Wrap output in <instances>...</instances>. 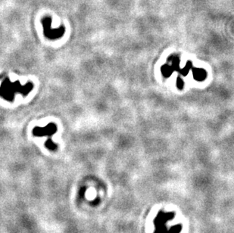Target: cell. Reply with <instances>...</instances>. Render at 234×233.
Returning a JSON list of instances; mask_svg holds the SVG:
<instances>
[{
	"instance_id": "6da1fadb",
	"label": "cell",
	"mask_w": 234,
	"mask_h": 233,
	"mask_svg": "<svg viewBox=\"0 0 234 233\" xmlns=\"http://www.w3.org/2000/svg\"><path fill=\"white\" fill-rule=\"evenodd\" d=\"M174 214L172 212H160L155 218V231L156 233H179L180 232V224L174 226H169V222L173 220Z\"/></svg>"
},
{
	"instance_id": "7a4b0ae2",
	"label": "cell",
	"mask_w": 234,
	"mask_h": 233,
	"mask_svg": "<svg viewBox=\"0 0 234 233\" xmlns=\"http://www.w3.org/2000/svg\"><path fill=\"white\" fill-rule=\"evenodd\" d=\"M56 131V127L54 124H49L44 128L36 127L33 130V134L37 136H43L46 135H53Z\"/></svg>"
}]
</instances>
